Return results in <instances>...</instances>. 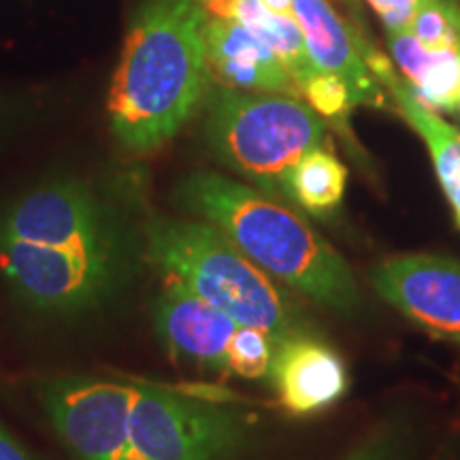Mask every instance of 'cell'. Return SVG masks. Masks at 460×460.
Returning <instances> with one entry per match:
<instances>
[{
    "label": "cell",
    "instance_id": "6da1fadb",
    "mask_svg": "<svg viewBox=\"0 0 460 460\" xmlns=\"http://www.w3.org/2000/svg\"><path fill=\"white\" fill-rule=\"evenodd\" d=\"M205 22L200 0H141L109 90L119 146L156 152L197 111L209 79Z\"/></svg>",
    "mask_w": 460,
    "mask_h": 460
},
{
    "label": "cell",
    "instance_id": "7a4b0ae2",
    "mask_svg": "<svg viewBox=\"0 0 460 460\" xmlns=\"http://www.w3.org/2000/svg\"><path fill=\"white\" fill-rule=\"evenodd\" d=\"M175 197L183 211L222 230L273 279L320 307L358 312L360 290L349 264L292 207L209 171L183 177Z\"/></svg>",
    "mask_w": 460,
    "mask_h": 460
},
{
    "label": "cell",
    "instance_id": "3957f363",
    "mask_svg": "<svg viewBox=\"0 0 460 460\" xmlns=\"http://www.w3.org/2000/svg\"><path fill=\"white\" fill-rule=\"evenodd\" d=\"M147 258L234 322L284 341L314 332L296 303L271 275L205 220L156 216L146 224Z\"/></svg>",
    "mask_w": 460,
    "mask_h": 460
},
{
    "label": "cell",
    "instance_id": "277c9868",
    "mask_svg": "<svg viewBox=\"0 0 460 460\" xmlns=\"http://www.w3.org/2000/svg\"><path fill=\"white\" fill-rule=\"evenodd\" d=\"M205 139L220 163L278 199L284 194L288 171L305 154L324 146L326 124L296 96L222 85L207 99Z\"/></svg>",
    "mask_w": 460,
    "mask_h": 460
},
{
    "label": "cell",
    "instance_id": "5b68a950",
    "mask_svg": "<svg viewBox=\"0 0 460 460\" xmlns=\"http://www.w3.org/2000/svg\"><path fill=\"white\" fill-rule=\"evenodd\" d=\"M132 384L135 460H234L243 450L250 424L237 407L156 384Z\"/></svg>",
    "mask_w": 460,
    "mask_h": 460
},
{
    "label": "cell",
    "instance_id": "8992f818",
    "mask_svg": "<svg viewBox=\"0 0 460 460\" xmlns=\"http://www.w3.org/2000/svg\"><path fill=\"white\" fill-rule=\"evenodd\" d=\"M119 252H68L0 234V275L34 309L75 314L96 307L119 278Z\"/></svg>",
    "mask_w": 460,
    "mask_h": 460
},
{
    "label": "cell",
    "instance_id": "52a82bcc",
    "mask_svg": "<svg viewBox=\"0 0 460 460\" xmlns=\"http://www.w3.org/2000/svg\"><path fill=\"white\" fill-rule=\"evenodd\" d=\"M0 234L68 252H119V237L94 190L56 180L32 190L0 216Z\"/></svg>",
    "mask_w": 460,
    "mask_h": 460
},
{
    "label": "cell",
    "instance_id": "ba28073f",
    "mask_svg": "<svg viewBox=\"0 0 460 460\" xmlns=\"http://www.w3.org/2000/svg\"><path fill=\"white\" fill-rule=\"evenodd\" d=\"M135 384L60 377L45 386L48 416L77 460H135L130 405Z\"/></svg>",
    "mask_w": 460,
    "mask_h": 460
},
{
    "label": "cell",
    "instance_id": "9c48e42d",
    "mask_svg": "<svg viewBox=\"0 0 460 460\" xmlns=\"http://www.w3.org/2000/svg\"><path fill=\"white\" fill-rule=\"evenodd\" d=\"M373 286L384 301L430 337L460 343V262L444 254H401L377 264Z\"/></svg>",
    "mask_w": 460,
    "mask_h": 460
},
{
    "label": "cell",
    "instance_id": "30bf717a",
    "mask_svg": "<svg viewBox=\"0 0 460 460\" xmlns=\"http://www.w3.org/2000/svg\"><path fill=\"white\" fill-rule=\"evenodd\" d=\"M239 326L172 278L154 303V329L172 358L205 371L228 373V345Z\"/></svg>",
    "mask_w": 460,
    "mask_h": 460
},
{
    "label": "cell",
    "instance_id": "8fae6325",
    "mask_svg": "<svg viewBox=\"0 0 460 460\" xmlns=\"http://www.w3.org/2000/svg\"><path fill=\"white\" fill-rule=\"evenodd\" d=\"M279 402L292 416H314L329 410L348 390L345 362L332 345L314 332L275 343L271 376Z\"/></svg>",
    "mask_w": 460,
    "mask_h": 460
},
{
    "label": "cell",
    "instance_id": "7c38bea8",
    "mask_svg": "<svg viewBox=\"0 0 460 460\" xmlns=\"http://www.w3.org/2000/svg\"><path fill=\"white\" fill-rule=\"evenodd\" d=\"M205 54L209 75L224 88L303 96L284 62L239 22L207 17Z\"/></svg>",
    "mask_w": 460,
    "mask_h": 460
},
{
    "label": "cell",
    "instance_id": "4fadbf2b",
    "mask_svg": "<svg viewBox=\"0 0 460 460\" xmlns=\"http://www.w3.org/2000/svg\"><path fill=\"white\" fill-rule=\"evenodd\" d=\"M292 11L314 66L339 75L349 85L354 105L382 107V90L362 58L360 37L343 24L329 0H292Z\"/></svg>",
    "mask_w": 460,
    "mask_h": 460
},
{
    "label": "cell",
    "instance_id": "5bb4252c",
    "mask_svg": "<svg viewBox=\"0 0 460 460\" xmlns=\"http://www.w3.org/2000/svg\"><path fill=\"white\" fill-rule=\"evenodd\" d=\"M360 51L373 77L382 85H386L390 94H393L399 113L418 132L424 146L429 147L437 180L444 188L460 226V132L454 126L444 122L435 113V109H430L420 101V96L411 90V85L393 71L388 58L373 51L365 41H360Z\"/></svg>",
    "mask_w": 460,
    "mask_h": 460
},
{
    "label": "cell",
    "instance_id": "9a60e30c",
    "mask_svg": "<svg viewBox=\"0 0 460 460\" xmlns=\"http://www.w3.org/2000/svg\"><path fill=\"white\" fill-rule=\"evenodd\" d=\"M388 45L405 82L420 101L439 111H456L460 102V51H429L411 32H388Z\"/></svg>",
    "mask_w": 460,
    "mask_h": 460
},
{
    "label": "cell",
    "instance_id": "2e32d148",
    "mask_svg": "<svg viewBox=\"0 0 460 460\" xmlns=\"http://www.w3.org/2000/svg\"><path fill=\"white\" fill-rule=\"evenodd\" d=\"M348 186V169L324 146L307 152L288 171L284 197L307 209L309 214L324 216L343 203Z\"/></svg>",
    "mask_w": 460,
    "mask_h": 460
},
{
    "label": "cell",
    "instance_id": "e0dca14e",
    "mask_svg": "<svg viewBox=\"0 0 460 460\" xmlns=\"http://www.w3.org/2000/svg\"><path fill=\"white\" fill-rule=\"evenodd\" d=\"M234 22L247 28L284 62L298 88L318 71L305 48L301 28L295 17H286L267 9L261 0H239Z\"/></svg>",
    "mask_w": 460,
    "mask_h": 460
},
{
    "label": "cell",
    "instance_id": "ac0fdd59",
    "mask_svg": "<svg viewBox=\"0 0 460 460\" xmlns=\"http://www.w3.org/2000/svg\"><path fill=\"white\" fill-rule=\"evenodd\" d=\"M410 32L429 51H460V11L447 0H418Z\"/></svg>",
    "mask_w": 460,
    "mask_h": 460
},
{
    "label": "cell",
    "instance_id": "d6986e66",
    "mask_svg": "<svg viewBox=\"0 0 460 460\" xmlns=\"http://www.w3.org/2000/svg\"><path fill=\"white\" fill-rule=\"evenodd\" d=\"M275 339L261 329L241 324L228 345V373L243 379H267L271 376Z\"/></svg>",
    "mask_w": 460,
    "mask_h": 460
},
{
    "label": "cell",
    "instance_id": "ffe728a7",
    "mask_svg": "<svg viewBox=\"0 0 460 460\" xmlns=\"http://www.w3.org/2000/svg\"><path fill=\"white\" fill-rule=\"evenodd\" d=\"M301 94L315 113L329 119L345 118L349 109L354 107L349 85L335 73L315 71L301 85Z\"/></svg>",
    "mask_w": 460,
    "mask_h": 460
},
{
    "label": "cell",
    "instance_id": "44dd1931",
    "mask_svg": "<svg viewBox=\"0 0 460 460\" xmlns=\"http://www.w3.org/2000/svg\"><path fill=\"white\" fill-rule=\"evenodd\" d=\"M411 430L399 422H388L356 446L345 460H410Z\"/></svg>",
    "mask_w": 460,
    "mask_h": 460
},
{
    "label": "cell",
    "instance_id": "7402d4cb",
    "mask_svg": "<svg viewBox=\"0 0 460 460\" xmlns=\"http://www.w3.org/2000/svg\"><path fill=\"white\" fill-rule=\"evenodd\" d=\"M388 32H410L418 0H367Z\"/></svg>",
    "mask_w": 460,
    "mask_h": 460
},
{
    "label": "cell",
    "instance_id": "603a6c76",
    "mask_svg": "<svg viewBox=\"0 0 460 460\" xmlns=\"http://www.w3.org/2000/svg\"><path fill=\"white\" fill-rule=\"evenodd\" d=\"M0 460H39L0 424Z\"/></svg>",
    "mask_w": 460,
    "mask_h": 460
},
{
    "label": "cell",
    "instance_id": "cb8c5ba5",
    "mask_svg": "<svg viewBox=\"0 0 460 460\" xmlns=\"http://www.w3.org/2000/svg\"><path fill=\"white\" fill-rule=\"evenodd\" d=\"M207 17H217V20H234L239 0H200Z\"/></svg>",
    "mask_w": 460,
    "mask_h": 460
},
{
    "label": "cell",
    "instance_id": "d4e9b609",
    "mask_svg": "<svg viewBox=\"0 0 460 460\" xmlns=\"http://www.w3.org/2000/svg\"><path fill=\"white\" fill-rule=\"evenodd\" d=\"M267 9L275 11V13L286 15V17H295V11H292V0H261Z\"/></svg>",
    "mask_w": 460,
    "mask_h": 460
},
{
    "label": "cell",
    "instance_id": "484cf974",
    "mask_svg": "<svg viewBox=\"0 0 460 460\" xmlns=\"http://www.w3.org/2000/svg\"><path fill=\"white\" fill-rule=\"evenodd\" d=\"M345 3H349V4H354V3H358V0H345Z\"/></svg>",
    "mask_w": 460,
    "mask_h": 460
},
{
    "label": "cell",
    "instance_id": "4316f807",
    "mask_svg": "<svg viewBox=\"0 0 460 460\" xmlns=\"http://www.w3.org/2000/svg\"><path fill=\"white\" fill-rule=\"evenodd\" d=\"M458 107H460V102H458Z\"/></svg>",
    "mask_w": 460,
    "mask_h": 460
}]
</instances>
